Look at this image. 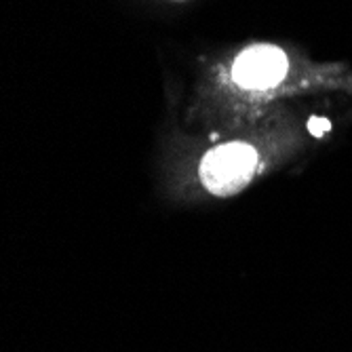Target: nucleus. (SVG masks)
<instances>
[{
	"instance_id": "1",
	"label": "nucleus",
	"mask_w": 352,
	"mask_h": 352,
	"mask_svg": "<svg viewBox=\"0 0 352 352\" xmlns=\"http://www.w3.org/2000/svg\"><path fill=\"white\" fill-rule=\"evenodd\" d=\"M258 167V154L249 144H223L209 150L201 163V179L215 197H232L241 192Z\"/></svg>"
},
{
	"instance_id": "2",
	"label": "nucleus",
	"mask_w": 352,
	"mask_h": 352,
	"mask_svg": "<svg viewBox=\"0 0 352 352\" xmlns=\"http://www.w3.org/2000/svg\"><path fill=\"white\" fill-rule=\"evenodd\" d=\"M287 74V57L280 49L270 45L251 47L239 55L232 66V76L247 89H270Z\"/></svg>"
},
{
	"instance_id": "3",
	"label": "nucleus",
	"mask_w": 352,
	"mask_h": 352,
	"mask_svg": "<svg viewBox=\"0 0 352 352\" xmlns=\"http://www.w3.org/2000/svg\"><path fill=\"white\" fill-rule=\"evenodd\" d=\"M308 129H310L312 135L321 138L323 133H327V131L331 129V122H329L327 118H316V116H312L310 122H308Z\"/></svg>"
},
{
	"instance_id": "4",
	"label": "nucleus",
	"mask_w": 352,
	"mask_h": 352,
	"mask_svg": "<svg viewBox=\"0 0 352 352\" xmlns=\"http://www.w3.org/2000/svg\"><path fill=\"white\" fill-rule=\"evenodd\" d=\"M175 3H182V0H175Z\"/></svg>"
}]
</instances>
